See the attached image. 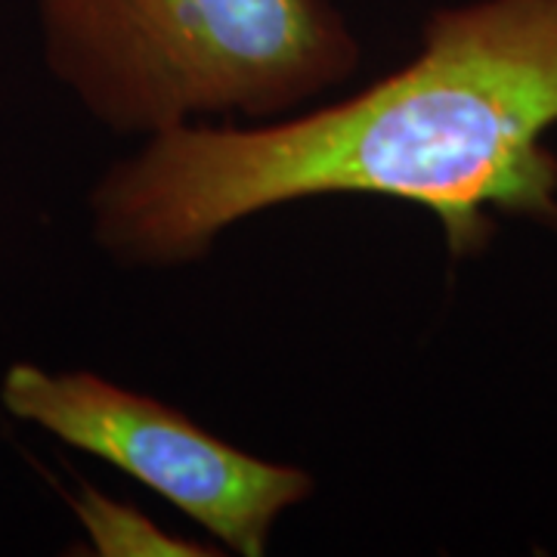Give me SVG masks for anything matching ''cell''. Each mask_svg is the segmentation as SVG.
Here are the masks:
<instances>
[{"instance_id":"1","label":"cell","mask_w":557,"mask_h":557,"mask_svg":"<svg viewBox=\"0 0 557 557\" xmlns=\"http://www.w3.org/2000/svg\"><path fill=\"white\" fill-rule=\"evenodd\" d=\"M555 127L557 0H461L354 97L143 139L94 183L90 236L121 267L174 270L273 208L362 196L428 211L449 258L471 260L502 220L557 233Z\"/></svg>"},{"instance_id":"2","label":"cell","mask_w":557,"mask_h":557,"mask_svg":"<svg viewBox=\"0 0 557 557\" xmlns=\"http://www.w3.org/2000/svg\"><path fill=\"white\" fill-rule=\"evenodd\" d=\"M35 10L50 75L119 137L295 115L362 62L335 0H35Z\"/></svg>"},{"instance_id":"3","label":"cell","mask_w":557,"mask_h":557,"mask_svg":"<svg viewBox=\"0 0 557 557\" xmlns=\"http://www.w3.org/2000/svg\"><path fill=\"white\" fill-rule=\"evenodd\" d=\"M0 406L152 490L214 539L223 555L263 557L282 515L317 493L307 468L255 456L177 406L97 372L13 362L0 379Z\"/></svg>"},{"instance_id":"4","label":"cell","mask_w":557,"mask_h":557,"mask_svg":"<svg viewBox=\"0 0 557 557\" xmlns=\"http://www.w3.org/2000/svg\"><path fill=\"white\" fill-rule=\"evenodd\" d=\"M72 511L78 518L84 536L90 542V555L97 557H208L220 548L171 533L139 511L137 505L106 496L102 490L81 483L72 496Z\"/></svg>"}]
</instances>
